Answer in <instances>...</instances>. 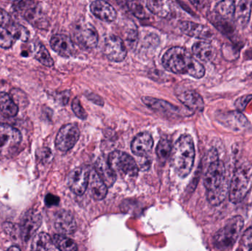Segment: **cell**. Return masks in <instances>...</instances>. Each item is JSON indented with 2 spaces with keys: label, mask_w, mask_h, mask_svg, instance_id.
<instances>
[{
  "label": "cell",
  "mask_w": 252,
  "mask_h": 251,
  "mask_svg": "<svg viewBox=\"0 0 252 251\" xmlns=\"http://www.w3.org/2000/svg\"><path fill=\"white\" fill-rule=\"evenodd\" d=\"M163 66L169 72L188 75L200 79L205 75V68L186 49L174 47L169 49L161 58Z\"/></svg>",
  "instance_id": "6da1fadb"
},
{
  "label": "cell",
  "mask_w": 252,
  "mask_h": 251,
  "mask_svg": "<svg viewBox=\"0 0 252 251\" xmlns=\"http://www.w3.org/2000/svg\"><path fill=\"white\" fill-rule=\"evenodd\" d=\"M195 145L192 137L185 134L176 141L172 150V166L181 178H186L193 167Z\"/></svg>",
  "instance_id": "7a4b0ae2"
},
{
  "label": "cell",
  "mask_w": 252,
  "mask_h": 251,
  "mask_svg": "<svg viewBox=\"0 0 252 251\" xmlns=\"http://www.w3.org/2000/svg\"><path fill=\"white\" fill-rule=\"evenodd\" d=\"M244 225V218L239 215L229 220L214 236L213 242L216 249L226 250L232 247L239 238Z\"/></svg>",
  "instance_id": "3957f363"
},
{
  "label": "cell",
  "mask_w": 252,
  "mask_h": 251,
  "mask_svg": "<svg viewBox=\"0 0 252 251\" xmlns=\"http://www.w3.org/2000/svg\"><path fill=\"white\" fill-rule=\"evenodd\" d=\"M251 174L247 167H240L235 170L229 187V200L232 203H239L242 201L250 187Z\"/></svg>",
  "instance_id": "277c9868"
},
{
  "label": "cell",
  "mask_w": 252,
  "mask_h": 251,
  "mask_svg": "<svg viewBox=\"0 0 252 251\" xmlns=\"http://www.w3.org/2000/svg\"><path fill=\"white\" fill-rule=\"evenodd\" d=\"M13 7L16 11L21 13L25 19L32 26L39 29H47L49 22L47 16L34 1H15Z\"/></svg>",
  "instance_id": "5b68a950"
},
{
  "label": "cell",
  "mask_w": 252,
  "mask_h": 251,
  "mask_svg": "<svg viewBox=\"0 0 252 251\" xmlns=\"http://www.w3.org/2000/svg\"><path fill=\"white\" fill-rule=\"evenodd\" d=\"M99 35L96 28L89 22L76 25L73 31V41L84 50H92L98 44Z\"/></svg>",
  "instance_id": "8992f818"
},
{
  "label": "cell",
  "mask_w": 252,
  "mask_h": 251,
  "mask_svg": "<svg viewBox=\"0 0 252 251\" xmlns=\"http://www.w3.org/2000/svg\"><path fill=\"white\" fill-rule=\"evenodd\" d=\"M108 163L115 173L124 174L130 177L138 174L137 165L134 159L124 152L115 150L109 156Z\"/></svg>",
  "instance_id": "52a82bcc"
},
{
  "label": "cell",
  "mask_w": 252,
  "mask_h": 251,
  "mask_svg": "<svg viewBox=\"0 0 252 251\" xmlns=\"http://www.w3.org/2000/svg\"><path fill=\"white\" fill-rule=\"evenodd\" d=\"M204 184L207 192L213 191L227 184L225 178V166L221 161H213L204 176Z\"/></svg>",
  "instance_id": "ba28073f"
},
{
  "label": "cell",
  "mask_w": 252,
  "mask_h": 251,
  "mask_svg": "<svg viewBox=\"0 0 252 251\" xmlns=\"http://www.w3.org/2000/svg\"><path fill=\"white\" fill-rule=\"evenodd\" d=\"M80 131L75 124L63 125L58 133L56 139V147L62 152L70 150L79 139Z\"/></svg>",
  "instance_id": "9c48e42d"
},
{
  "label": "cell",
  "mask_w": 252,
  "mask_h": 251,
  "mask_svg": "<svg viewBox=\"0 0 252 251\" xmlns=\"http://www.w3.org/2000/svg\"><path fill=\"white\" fill-rule=\"evenodd\" d=\"M103 53L111 61L121 62L127 56L125 43L121 37L111 35L105 40L103 44Z\"/></svg>",
  "instance_id": "30bf717a"
},
{
  "label": "cell",
  "mask_w": 252,
  "mask_h": 251,
  "mask_svg": "<svg viewBox=\"0 0 252 251\" xmlns=\"http://www.w3.org/2000/svg\"><path fill=\"white\" fill-rule=\"evenodd\" d=\"M90 170L87 167H81L75 168L69 174L68 186L77 195H82L88 188Z\"/></svg>",
  "instance_id": "8fae6325"
},
{
  "label": "cell",
  "mask_w": 252,
  "mask_h": 251,
  "mask_svg": "<svg viewBox=\"0 0 252 251\" xmlns=\"http://www.w3.org/2000/svg\"><path fill=\"white\" fill-rule=\"evenodd\" d=\"M176 95L179 101L191 112H201L204 109L202 97L194 90L179 88L176 91Z\"/></svg>",
  "instance_id": "7c38bea8"
},
{
  "label": "cell",
  "mask_w": 252,
  "mask_h": 251,
  "mask_svg": "<svg viewBox=\"0 0 252 251\" xmlns=\"http://www.w3.org/2000/svg\"><path fill=\"white\" fill-rule=\"evenodd\" d=\"M41 224V216L39 212L30 210L24 215L21 222V234L22 239L28 241L38 231Z\"/></svg>",
  "instance_id": "4fadbf2b"
},
{
  "label": "cell",
  "mask_w": 252,
  "mask_h": 251,
  "mask_svg": "<svg viewBox=\"0 0 252 251\" xmlns=\"http://www.w3.org/2000/svg\"><path fill=\"white\" fill-rule=\"evenodd\" d=\"M50 47L62 57H72L76 53L73 40L64 34H56L50 39Z\"/></svg>",
  "instance_id": "5bb4252c"
},
{
  "label": "cell",
  "mask_w": 252,
  "mask_h": 251,
  "mask_svg": "<svg viewBox=\"0 0 252 251\" xmlns=\"http://www.w3.org/2000/svg\"><path fill=\"white\" fill-rule=\"evenodd\" d=\"M218 120L223 126L235 131H242L248 128L250 124L247 117L238 111L221 113L218 116Z\"/></svg>",
  "instance_id": "9a60e30c"
},
{
  "label": "cell",
  "mask_w": 252,
  "mask_h": 251,
  "mask_svg": "<svg viewBox=\"0 0 252 251\" xmlns=\"http://www.w3.org/2000/svg\"><path fill=\"white\" fill-rule=\"evenodd\" d=\"M142 100V102L151 110L157 112V113L165 115L168 117L176 116L178 115H180V113H182L179 108L168 102L164 101V100L151 97H143Z\"/></svg>",
  "instance_id": "2e32d148"
},
{
  "label": "cell",
  "mask_w": 252,
  "mask_h": 251,
  "mask_svg": "<svg viewBox=\"0 0 252 251\" xmlns=\"http://www.w3.org/2000/svg\"><path fill=\"white\" fill-rule=\"evenodd\" d=\"M179 28L184 33L186 34L188 36L193 37V38L210 40L214 36V34L208 27L201 25V24L185 21V22H181Z\"/></svg>",
  "instance_id": "e0dca14e"
},
{
  "label": "cell",
  "mask_w": 252,
  "mask_h": 251,
  "mask_svg": "<svg viewBox=\"0 0 252 251\" xmlns=\"http://www.w3.org/2000/svg\"><path fill=\"white\" fill-rule=\"evenodd\" d=\"M54 225L56 231L62 234H72L77 225L73 215L67 211L62 210L55 216Z\"/></svg>",
  "instance_id": "ac0fdd59"
},
{
  "label": "cell",
  "mask_w": 252,
  "mask_h": 251,
  "mask_svg": "<svg viewBox=\"0 0 252 251\" xmlns=\"http://www.w3.org/2000/svg\"><path fill=\"white\" fill-rule=\"evenodd\" d=\"M154 147V139L151 134L146 132L137 134L130 145L133 154L138 156H145L151 153Z\"/></svg>",
  "instance_id": "d6986e66"
},
{
  "label": "cell",
  "mask_w": 252,
  "mask_h": 251,
  "mask_svg": "<svg viewBox=\"0 0 252 251\" xmlns=\"http://www.w3.org/2000/svg\"><path fill=\"white\" fill-rule=\"evenodd\" d=\"M90 10L93 15L103 22H114L118 17V13H117L115 7H113V6L111 5L107 1H93L90 5Z\"/></svg>",
  "instance_id": "ffe728a7"
},
{
  "label": "cell",
  "mask_w": 252,
  "mask_h": 251,
  "mask_svg": "<svg viewBox=\"0 0 252 251\" xmlns=\"http://www.w3.org/2000/svg\"><path fill=\"white\" fill-rule=\"evenodd\" d=\"M90 195L93 198L101 200L106 197L108 193L107 186L106 185L95 169H91L89 178L88 188Z\"/></svg>",
  "instance_id": "44dd1931"
},
{
  "label": "cell",
  "mask_w": 252,
  "mask_h": 251,
  "mask_svg": "<svg viewBox=\"0 0 252 251\" xmlns=\"http://www.w3.org/2000/svg\"><path fill=\"white\" fill-rule=\"evenodd\" d=\"M22 141V134L19 130L7 124H0V147L7 144L17 145Z\"/></svg>",
  "instance_id": "7402d4cb"
},
{
  "label": "cell",
  "mask_w": 252,
  "mask_h": 251,
  "mask_svg": "<svg viewBox=\"0 0 252 251\" xmlns=\"http://www.w3.org/2000/svg\"><path fill=\"white\" fill-rule=\"evenodd\" d=\"M192 53L203 61H212L216 56V50L211 44L207 41H198L192 47Z\"/></svg>",
  "instance_id": "603a6c76"
},
{
  "label": "cell",
  "mask_w": 252,
  "mask_h": 251,
  "mask_svg": "<svg viewBox=\"0 0 252 251\" xmlns=\"http://www.w3.org/2000/svg\"><path fill=\"white\" fill-rule=\"evenodd\" d=\"M252 9V1L243 0L235 7V16L240 26L246 28L250 22Z\"/></svg>",
  "instance_id": "cb8c5ba5"
},
{
  "label": "cell",
  "mask_w": 252,
  "mask_h": 251,
  "mask_svg": "<svg viewBox=\"0 0 252 251\" xmlns=\"http://www.w3.org/2000/svg\"><path fill=\"white\" fill-rule=\"evenodd\" d=\"M96 172L100 175L103 182L108 187H112L114 183L116 181V173L112 170V168L109 166L108 161L100 159L96 163Z\"/></svg>",
  "instance_id": "d4e9b609"
},
{
  "label": "cell",
  "mask_w": 252,
  "mask_h": 251,
  "mask_svg": "<svg viewBox=\"0 0 252 251\" xmlns=\"http://www.w3.org/2000/svg\"><path fill=\"white\" fill-rule=\"evenodd\" d=\"M0 111L4 116L13 117L19 112V106L5 92L0 93Z\"/></svg>",
  "instance_id": "484cf974"
},
{
  "label": "cell",
  "mask_w": 252,
  "mask_h": 251,
  "mask_svg": "<svg viewBox=\"0 0 252 251\" xmlns=\"http://www.w3.org/2000/svg\"><path fill=\"white\" fill-rule=\"evenodd\" d=\"M33 54L35 58L41 64L48 66V67L53 66L54 64L53 59L52 58L48 50L41 43L37 42L34 44Z\"/></svg>",
  "instance_id": "4316f807"
},
{
  "label": "cell",
  "mask_w": 252,
  "mask_h": 251,
  "mask_svg": "<svg viewBox=\"0 0 252 251\" xmlns=\"http://www.w3.org/2000/svg\"><path fill=\"white\" fill-rule=\"evenodd\" d=\"M147 7L151 13L161 17H167L171 13L170 2L167 1H148Z\"/></svg>",
  "instance_id": "83f0119b"
},
{
  "label": "cell",
  "mask_w": 252,
  "mask_h": 251,
  "mask_svg": "<svg viewBox=\"0 0 252 251\" xmlns=\"http://www.w3.org/2000/svg\"><path fill=\"white\" fill-rule=\"evenodd\" d=\"M235 1L232 0L219 1L216 6V11L222 19H229L235 16Z\"/></svg>",
  "instance_id": "f1b7e54d"
},
{
  "label": "cell",
  "mask_w": 252,
  "mask_h": 251,
  "mask_svg": "<svg viewBox=\"0 0 252 251\" xmlns=\"http://www.w3.org/2000/svg\"><path fill=\"white\" fill-rule=\"evenodd\" d=\"M229 187L228 184H226L213 191L207 192V197L209 203L212 206L220 205L229 194Z\"/></svg>",
  "instance_id": "f546056e"
},
{
  "label": "cell",
  "mask_w": 252,
  "mask_h": 251,
  "mask_svg": "<svg viewBox=\"0 0 252 251\" xmlns=\"http://www.w3.org/2000/svg\"><path fill=\"white\" fill-rule=\"evenodd\" d=\"M52 240L46 233H39L34 237L31 245V251H47Z\"/></svg>",
  "instance_id": "4dcf8cb0"
},
{
  "label": "cell",
  "mask_w": 252,
  "mask_h": 251,
  "mask_svg": "<svg viewBox=\"0 0 252 251\" xmlns=\"http://www.w3.org/2000/svg\"><path fill=\"white\" fill-rule=\"evenodd\" d=\"M53 242L60 251H78L75 242L65 236L56 234L53 237Z\"/></svg>",
  "instance_id": "1f68e13d"
},
{
  "label": "cell",
  "mask_w": 252,
  "mask_h": 251,
  "mask_svg": "<svg viewBox=\"0 0 252 251\" xmlns=\"http://www.w3.org/2000/svg\"><path fill=\"white\" fill-rule=\"evenodd\" d=\"M172 150H173L172 144L169 140L164 139L160 140L157 147V156L159 160L163 162L167 161L172 153Z\"/></svg>",
  "instance_id": "d6a6232c"
},
{
  "label": "cell",
  "mask_w": 252,
  "mask_h": 251,
  "mask_svg": "<svg viewBox=\"0 0 252 251\" xmlns=\"http://www.w3.org/2000/svg\"><path fill=\"white\" fill-rule=\"evenodd\" d=\"M7 29L10 31L14 39L27 41L29 38V32L25 27L22 26V25H18V24H12Z\"/></svg>",
  "instance_id": "836d02e7"
},
{
  "label": "cell",
  "mask_w": 252,
  "mask_h": 251,
  "mask_svg": "<svg viewBox=\"0 0 252 251\" xmlns=\"http://www.w3.org/2000/svg\"><path fill=\"white\" fill-rule=\"evenodd\" d=\"M14 40L8 29L0 27V47L1 48H10L13 45Z\"/></svg>",
  "instance_id": "e575fe53"
},
{
  "label": "cell",
  "mask_w": 252,
  "mask_h": 251,
  "mask_svg": "<svg viewBox=\"0 0 252 251\" xmlns=\"http://www.w3.org/2000/svg\"><path fill=\"white\" fill-rule=\"evenodd\" d=\"M127 7L136 17L139 19H146L148 17L143 5L138 1H127Z\"/></svg>",
  "instance_id": "d590c367"
},
{
  "label": "cell",
  "mask_w": 252,
  "mask_h": 251,
  "mask_svg": "<svg viewBox=\"0 0 252 251\" xmlns=\"http://www.w3.org/2000/svg\"><path fill=\"white\" fill-rule=\"evenodd\" d=\"M72 109L74 113L78 116L79 119L85 120L87 118V113L85 109L83 108L81 105V100L78 97H75L72 103Z\"/></svg>",
  "instance_id": "8d00e7d4"
},
{
  "label": "cell",
  "mask_w": 252,
  "mask_h": 251,
  "mask_svg": "<svg viewBox=\"0 0 252 251\" xmlns=\"http://www.w3.org/2000/svg\"><path fill=\"white\" fill-rule=\"evenodd\" d=\"M252 100V94H247V95L242 96L237 99L235 103V107L240 112L244 111L247 107V105L251 102Z\"/></svg>",
  "instance_id": "74e56055"
},
{
  "label": "cell",
  "mask_w": 252,
  "mask_h": 251,
  "mask_svg": "<svg viewBox=\"0 0 252 251\" xmlns=\"http://www.w3.org/2000/svg\"><path fill=\"white\" fill-rule=\"evenodd\" d=\"M11 17L5 10L0 8V27L8 28L12 25Z\"/></svg>",
  "instance_id": "f35d334b"
},
{
  "label": "cell",
  "mask_w": 252,
  "mask_h": 251,
  "mask_svg": "<svg viewBox=\"0 0 252 251\" xmlns=\"http://www.w3.org/2000/svg\"><path fill=\"white\" fill-rule=\"evenodd\" d=\"M52 152L51 150L47 147L41 149L39 150V153H37V157L43 163H47L50 159H52Z\"/></svg>",
  "instance_id": "ab89813d"
},
{
  "label": "cell",
  "mask_w": 252,
  "mask_h": 251,
  "mask_svg": "<svg viewBox=\"0 0 252 251\" xmlns=\"http://www.w3.org/2000/svg\"><path fill=\"white\" fill-rule=\"evenodd\" d=\"M242 242L246 247L252 248V225L244 233Z\"/></svg>",
  "instance_id": "60d3db41"
},
{
  "label": "cell",
  "mask_w": 252,
  "mask_h": 251,
  "mask_svg": "<svg viewBox=\"0 0 252 251\" xmlns=\"http://www.w3.org/2000/svg\"><path fill=\"white\" fill-rule=\"evenodd\" d=\"M86 96L90 101L93 102L94 104L98 105L100 106H103V105H104V101H103V99L97 94H94V93H86Z\"/></svg>",
  "instance_id": "b9f144b4"
},
{
  "label": "cell",
  "mask_w": 252,
  "mask_h": 251,
  "mask_svg": "<svg viewBox=\"0 0 252 251\" xmlns=\"http://www.w3.org/2000/svg\"><path fill=\"white\" fill-rule=\"evenodd\" d=\"M59 200H59V197L57 196L49 194L46 196L45 203L47 206H56V205L59 204Z\"/></svg>",
  "instance_id": "7bdbcfd3"
},
{
  "label": "cell",
  "mask_w": 252,
  "mask_h": 251,
  "mask_svg": "<svg viewBox=\"0 0 252 251\" xmlns=\"http://www.w3.org/2000/svg\"><path fill=\"white\" fill-rule=\"evenodd\" d=\"M7 251H21V249L17 246H12Z\"/></svg>",
  "instance_id": "ee69618b"
},
{
  "label": "cell",
  "mask_w": 252,
  "mask_h": 251,
  "mask_svg": "<svg viewBox=\"0 0 252 251\" xmlns=\"http://www.w3.org/2000/svg\"><path fill=\"white\" fill-rule=\"evenodd\" d=\"M249 251H252V248H251V249H250V250Z\"/></svg>",
  "instance_id": "f6af8a7d"
}]
</instances>
